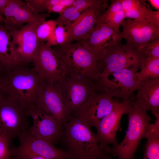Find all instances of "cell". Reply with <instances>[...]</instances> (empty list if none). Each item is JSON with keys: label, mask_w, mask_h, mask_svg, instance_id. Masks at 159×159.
Here are the masks:
<instances>
[{"label": "cell", "mask_w": 159, "mask_h": 159, "mask_svg": "<svg viewBox=\"0 0 159 159\" xmlns=\"http://www.w3.org/2000/svg\"><path fill=\"white\" fill-rule=\"evenodd\" d=\"M2 77L0 76V94L2 93L1 91V85L2 82Z\"/></svg>", "instance_id": "obj_39"}, {"label": "cell", "mask_w": 159, "mask_h": 159, "mask_svg": "<svg viewBox=\"0 0 159 159\" xmlns=\"http://www.w3.org/2000/svg\"><path fill=\"white\" fill-rule=\"evenodd\" d=\"M147 22L153 26L159 28V10H152L149 15Z\"/></svg>", "instance_id": "obj_34"}, {"label": "cell", "mask_w": 159, "mask_h": 159, "mask_svg": "<svg viewBox=\"0 0 159 159\" xmlns=\"http://www.w3.org/2000/svg\"><path fill=\"white\" fill-rule=\"evenodd\" d=\"M32 68L42 80L57 83L66 75L65 68L52 47L40 42L34 57Z\"/></svg>", "instance_id": "obj_13"}, {"label": "cell", "mask_w": 159, "mask_h": 159, "mask_svg": "<svg viewBox=\"0 0 159 159\" xmlns=\"http://www.w3.org/2000/svg\"><path fill=\"white\" fill-rule=\"evenodd\" d=\"M121 26L123 30L119 32L120 38L126 39L139 52L150 42L159 38V28L145 21L125 19Z\"/></svg>", "instance_id": "obj_16"}, {"label": "cell", "mask_w": 159, "mask_h": 159, "mask_svg": "<svg viewBox=\"0 0 159 159\" xmlns=\"http://www.w3.org/2000/svg\"><path fill=\"white\" fill-rule=\"evenodd\" d=\"M119 102L107 93L95 90L81 107L77 116L90 127H95Z\"/></svg>", "instance_id": "obj_14"}, {"label": "cell", "mask_w": 159, "mask_h": 159, "mask_svg": "<svg viewBox=\"0 0 159 159\" xmlns=\"http://www.w3.org/2000/svg\"><path fill=\"white\" fill-rule=\"evenodd\" d=\"M19 144L11 148L14 153H29L42 156L47 159H72L62 149L44 139L33 135L29 128L24 131L18 137Z\"/></svg>", "instance_id": "obj_15"}, {"label": "cell", "mask_w": 159, "mask_h": 159, "mask_svg": "<svg viewBox=\"0 0 159 159\" xmlns=\"http://www.w3.org/2000/svg\"><path fill=\"white\" fill-rule=\"evenodd\" d=\"M18 66L2 78V92L26 110L36 104L41 80L33 68Z\"/></svg>", "instance_id": "obj_3"}, {"label": "cell", "mask_w": 159, "mask_h": 159, "mask_svg": "<svg viewBox=\"0 0 159 159\" xmlns=\"http://www.w3.org/2000/svg\"><path fill=\"white\" fill-rule=\"evenodd\" d=\"M133 101V106L151 111L159 116V77L141 81Z\"/></svg>", "instance_id": "obj_20"}, {"label": "cell", "mask_w": 159, "mask_h": 159, "mask_svg": "<svg viewBox=\"0 0 159 159\" xmlns=\"http://www.w3.org/2000/svg\"><path fill=\"white\" fill-rule=\"evenodd\" d=\"M14 159H15V158H14ZM10 159H11L10 158Z\"/></svg>", "instance_id": "obj_43"}, {"label": "cell", "mask_w": 159, "mask_h": 159, "mask_svg": "<svg viewBox=\"0 0 159 159\" xmlns=\"http://www.w3.org/2000/svg\"><path fill=\"white\" fill-rule=\"evenodd\" d=\"M138 69L131 68L100 74L96 82V90L106 92L113 97L122 99L123 100H134V92L141 82L136 77Z\"/></svg>", "instance_id": "obj_6"}, {"label": "cell", "mask_w": 159, "mask_h": 159, "mask_svg": "<svg viewBox=\"0 0 159 159\" xmlns=\"http://www.w3.org/2000/svg\"><path fill=\"white\" fill-rule=\"evenodd\" d=\"M11 41L9 32L0 24V63L6 72L20 65L16 62L12 52Z\"/></svg>", "instance_id": "obj_22"}, {"label": "cell", "mask_w": 159, "mask_h": 159, "mask_svg": "<svg viewBox=\"0 0 159 159\" xmlns=\"http://www.w3.org/2000/svg\"><path fill=\"white\" fill-rule=\"evenodd\" d=\"M139 52L145 57L159 58V38L150 42Z\"/></svg>", "instance_id": "obj_28"}, {"label": "cell", "mask_w": 159, "mask_h": 159, "mask_svg": "<svg viewBox=\"0 0 159 159\" xmlns=\"http://www.w3.org/2000/svg\"><path fill=\"white\" fill-rule=\"evenodd\" d=\"M125 18L120 0H112L97 24H106L119 33L120 27Z\"/></svg>", "instance_id": "obj_24"}, {"label": "cell", "mask_w": 159, "mask_h": 159, "mask_svg": "<svg viewBox=\"0 0 159 159\" xmlns=\"http://www.w3.org/2000/svg\"><path fill=\"white\" fill-rule=\"evenodd\" d=\"M29 116L17 102L0 94V129L12 145L15 138L29 128Z\"/></svg>", "instance_id": "obj_8"}, {"label": "cell", "mask_w": 159, "mask_h": 159, "mask_svg": "<svg viewBox=\"0 0 159 159\" xmlns=\"http://www.w3.org/2000/svg\"><path fill=\"white\" fill-rule=\"evenodd\" d=\"M133 100L119 102L112 110L96 125V136L103 147L108 149L110 145L113 146L118 144L116 134L120 127L121 119L124 114H127L132 109Z\"/></svg>", "instance_id": "obj_11"}, {"label": "cell", "mask_w": 159, "mask_h": 159, "mask_svg": "<svg viewBox=\"0 0 159 159\" xmlns=\"http://www.w3.org/2000/svg\"><path fill=\"white\" fill-rule=\"evenodd\" d=\"M96 0H75L73 5L80 11H82L91 6Z\"/></svg>", "instance_id": "obj_33"}, {"label": "cell", "mask_w": 159, "mask_h": 159, "mask_svg": "<svg viewBox=\"0 0 159 159\" xmlns=\"http://www.w3.org/2000/svg\"><path fill=\"white\" fill-rule=\"evenodd\" d=\"M1 130L0 129V135H1Z\"/></svg>", "instance_id": "obj_42"}, {"label": "cell", "mask_w": 159, "mask_h": 159, "mask_svg": "<svg viewBox=\"0 0 159 159\" xmlns=\"http://www.w3.org/2000/svg\"><path fill=\"white\" fill-rule=\"evenodd\" d=\"M36 104L62 127L72 117L60 96L56 83L41 80Z\"/></svg>", "instance_id": "obj_10"}, {"label": "cell", "mask_w": 159, "mask_h": 159, "mask_svg": "<svg viewBox=\"0 0 159 159\" xmlns=\"http://www.w3.org/2000/svg\"><path fill=\"white\" fill-rule=\"evenodd\" d=\"M147 139L143 159H159V116L150 123L143 135Z\"/></svg>", "instance_id": "obj_21"}, {"label": "cell", "mask_w": 159, "mask_h": 159, "mask_svg": "<svg viewBox=\"0 0 159 159\" xmlns=\"http://www.w3.org/2000/svg\"><path fill=\"white\" fill-rule=\"evenodd\" d=\"M82 12L78 11L73 13L67 20L65 25V26L71 23H73L76 21L80 16Z\"/></svg>", "instance_id": "obj_36"}, {"label": "cell", "mask_w": 159, "mask_h": 159, "mask_svg": "<svg viewBox=\"0 0 159 159\" xmlns=\"http://www.w3.org/2000/svg\"><path fill=\"white\" fill-rule=\"evenodd\" d=\"M4 18L3 17L2 15L0 14V24L2 22H4Z\"/></svg>", "instance_id": "obj_40"}, {"label": "cell", "mask_w": 159, "mask_h": 159, "mask_svg": "<svg viewBox=\"0 0 159 159\" xmlns=\"http://www.w3.org/2000/svg\"><path fill=\"white\" fill-rule=\"evenodd\" d=\"M13 147L7 137L1 133L0 135V159H10Z\"/></svg>", "instance_id": "obj_29"}, {"label": "cell", "mask_w": 159, "mask_h": 159, "mask_svg": "<svg viewBox=\"0 0 159 159\" xmlns=\"http://www.w3.org/2000/svg\"><path fill=\"white\" fill-rule=\"evenodd\" d=\"M9 0H0V14H4L5 8Z\"/></svg>", "instance_id": "obj_37"}, {"label": "cell", "mask_w": 159, "mask_h": 159, "mask_svg": "<svg viewBox=\"0 0 159 159\" xmlns=\"http://www.w3.org/2000/svg\"><path fill=\"white\" fill-rule=\"evenodd\" d=\"M45 19L32 21L21 28L9 31L11 38V49L19 65L33 62L40 43L36 35V29Z\"/></svg>", "instance_id": "obj_7"}, {"label": "cell", "mask_w": 159, "mask_h": 159, "mask_svg": "<svg viewBox=\"0 0 159 159\" xmlns=\"http://www.w3.org/2000/svg\"><path fill=\"white\" fill-rule=\"evenodd\" d=\"M12 156L16 159H47L40 155L29 153H14Z\"/></svg>", "instance_id": "obj_35"}, {"label": "cell", "mask_w": 159, "mask_h": 159, "mask_svg": "<svg viewBox=\"0 0 159 159\" xmlns=\"http://www.w3.org/2000/svg\"><path fill=\"white\" fill-rule=\"evenodd\" d=\"M2 70H4L3 67L1 66V64L0 63V71H1Z\"/></svg>", "instance_id": "obj_41"}, {"label": "cell", "mask_w": 159, "mask_h": 159, "mask_svg": "<svg viewBox=\"0 0 159 159\" xmlns=\"http://www.w3.org/2000/svg\"><path fill=\"white\" fill-rule=\"evenodd\" d=\"M25 1L38 14L47 11V0H26Z\"/></svg>", "instance_id": "obj_32"}, {"label": "cell", "mask_w": 159, "mask_h": 159, "mask_svg": "<svg viewBox=\"0 0 159 159\" xmlns=\"http://www.w3.org/2000/svg\"><path fill=\"white\" fill-rule=\"evenodd\" d=\"M136 77L139 81L159 77V58L145 57L140 71L136 73Z\"/></svg>", "instance_id": "obj_25"}, {"label": "cell", "mask_w": 159, "mask_h": 159, "mask_svg": "<svg viewBox=\"0 0 159 159\" xmlns=\"http://www.w3.org/2000/svg\"><path fill=\"white\" fill-rule=\"evenodd\" d=\"M57 26L54 20H46L43 22L37 27L36 34L40 42H44L52 34Z\"/></svg>", "instance_id": "obj_26"}, {"label": "cell", "mask_w": 159, "mask_h": 159, "mask_svg": "<svg viewBox=\"0 0 159 159\" xmlns=\"http://www.w3.org/2000/svg\"><path fill=\"white\" fill-rule=\"evenodd\" d=\"M75 0H61L60 2L49 7L47 11L48 14L51 12L61 14L67 8L72 6Z\"/></svg>", "instance_id": "obj_31"}, {"label": "cell", "mask_w": 159, "mask_h": 159, "mask_svg": "<svg viewBox=\"0 0 159 159\" xmlns=\"http://www.w3.org/2000/svg\"><path fill=\"white\" fill-rule=\"evenodd\" d=\"M56 83L60 96L72 116H77L81 107L96 90L95 82L67 74Z\"/></svg>", "instance_id": "obj_5"}, {"label": "cell", "mask_w": 159, "mask_h": 159, "mask_svg": "<svg viewBox=\"0 0 159 159\" xmlns=\"http://www.w3.org/2000/svg\"><path fill=\"white\" fill-rule=\"evenodd\" d=\"M78 11L82 12L73 5L67 8L57 18L54 20L57 26H64L70 16L74 13Z\"/></svg>", "instance_id": "obj_30"}, {"label": "cell", "mask_w": 159, "mask_h": 159, "mask_svg": "<svg viewBox=\"0 0 159 159\" xmlns=\"http://www.w3.org/2000/svg\"><path fill=\"white\" fill-rule=\"evenodd\" d=\"M72 159H112L109 151L98 143L95 134L77 116H72L62 127L59 141Z\"/></svg>", "instance_id": "obj_1"}, {"label": "cell", "mask_w": 159, "mask_h": 159, "mask_svg": "<svg viewBox=\"0 0 159 159\" xmlns=\"http://www.w3.org/2000/svg\"><path fill=\"white\" fill-rule=\"evenodd\" d=\"M150 5L157 10H159V0H147Z\"/></svg>", "instance_id": "obj_38"}, {"label": "cell", "mask_w": 159, "mask_h": 159, "mask_svg": "<svg viewBox=\"0 0 159 159\" xmlns=\"http://www.w3.org/2000/svg\"><path fill=\"white\" fill-rule=\"evenodd\" d=\"M67 36V33L64 26H57L52 34L47 41L46 44L51 47L63 45L65 44Z\"/></svg>", "instance_id": "obj_27"}, {"label": "cell", "mask_w": 159, "mask_h": 159, "mask_svg": "<svg viewBox=\"0 0 159 159\" xmlns=\"http://www.w3.org/2000/svg\"><path fill=\"white\" fill-rule=\"evenodd\" d=\"M120 1L126 18L147 22L152 10L146 3V1L120 0Z\"/></svg>", "instance_id": "obj_23"}, {"label": "cell", "mask_w": 159, "mask_h": 159, "mask_svg": "<svg viewBox=\"0 0 159 159\" xmlns=\"http://www.w3.org/2000/svg\"><path fill=\"white\" fill-rule=\"evenodd\" d=\"M52 48L65 68L67 74L87 78L95 82L98 80L103 70L102 62L79 42Z\"/></svg>", "instance_id": "obj_2"}, {"label": "cell", "mask_w": 159, "mask_h": 159, "mask_svg": "<svg viewBox=\"0 0 159 159\" xmlns=\"http://www.w3.org/2000/svg\"><path fill=\"white\" fill-rule=\"evenodd\" d=\"M119 32L106 24H97L87 38L79 42L101 61L109 49L121 41Z\"/></svg>", "instance_id": "obj_18"}, {"label": "cell", "mask_w": 159, "mask_h": 159, "mask_svg": "<svg viewBox=\"0 0 159 159\" xmlns=\"http://www.w3.org/2000/svg\"><path fill=\"white\" fill-rule=\"evenodd\" d=\"M4 26L8 31L22 27L28 23L49 16L48 13H37L27 2L20 0H9L4 10Z\"/></svg>", "instance_id": "obj_19"}, {"label": "cell", "mask_w": 159, "mask_h": 159, "mask_svg": "<svg viewBox=\"0 0 159 159\" xmlns=\"http://www.w3.org/2000/svg\"><path fill=\"white\" fill-rule=\"evenodd\" d=\"M147 111L133 106L127 114L128 126L124 138L110 149V153L116 159H135L140 142L151 123V117Z\"/></svg>", "instance_id": "obj_4"}, {"label": "cell", "mask_w": 159, "mask_h": 159, "mask_svg": "<svg viewBox=\"0 0 159 159\" xmlns=\"http://www.w3.org/2000/svg\"><path fill=\"white\" fill-rule=\"evenodd\" d=\"M26 112L33 120L32 125L29 128L33 135L54 144L59 141L62 135V127L53 117L36 104Z\"/></svg>", "instance_id": "obj_17"}, {"label": "cell", "mask_w": 159, "mask_h": 159, "mask_svg": "<svg viewBox=\"0 0 159 159\" xmlns=\"http://www.w3.org/2000/svg\"><path fill=\"white\" fill-rule=\"evenodd\" d=\"M108 1L96 0L76 21L65 26L68 34L65 44L75 41L79 42L87 38L108 7Z\"/></svg>", "instance_id": "obj_12"}, {"label": "cell", "mask_w": 159, "mask_h": 159, "mask_svg": "<svg viewBox=\"0 0 159 159\" xmlns=\"http://www.w3.org/2000/svg\"><path fill=\"white\" fill-rule=\"evenodd\" d=\"M145 58L130 43L122 44L119 41L109 49L102 59L103 69L100 74L131 68L141 69Z\"/></svg>", "instance_id": "obj_9"}]
</instances>
